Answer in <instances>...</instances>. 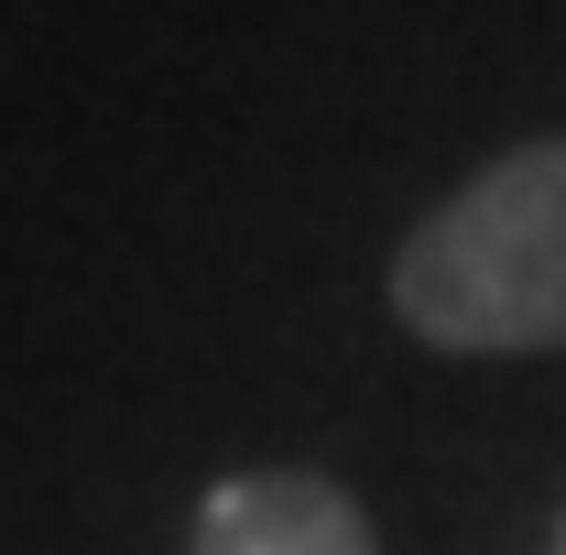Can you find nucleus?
Listing matches in <instances>:
<instances>
[{"instance_id": "obj_1", "label": "nucleus", "mask_w": 566, "mask_h": 555, "mask_svg": "<svg viewBox=\"0 0 566 555\" xmlns=\"http://www.w3.org/2000/svg\"><path fill=\"white\" fill-rule=\"evenodd\" d=\"M392 316L458 359L566 348V142H512L392 251Z\"/></svg>"}, {"instance_id": "obj_2", "label": "nucleus", "mask_w": 566, "mask_h": 555, "mask_svg": "<svg viewBox=\"0 0 566 555\" xmlns=\"http://www.w3.org/2000/svg\"><path fill=\"white\" fill-rule=\"evenodd\" d=\"M186 555H381L359 501L316 469H240L197 501Z\"/></svg>"}, {"instance_id": "obj_3", "label": "nucleus", "mask_w": 566, "mask_h": 555, "mask_svg": "<svg viewBox=\"0 0 566 555\" xmlns=\"http://www.w3.org/2000/svg\"><path fill=\"white\" fill-rule=\"evenodd\" d=\"M545 555H566V523H556V534H545Z\"/></svg>"}]
</instances>
